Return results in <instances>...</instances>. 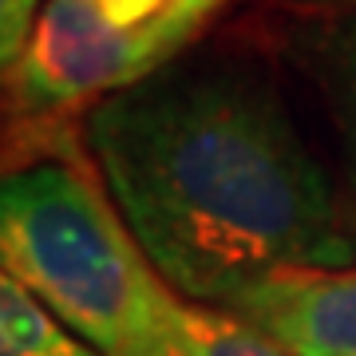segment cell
Masks as SVG:
<instances>
[{
	"label": "cell",
	"mask_w": 356,
	"mask_h": 356,
	"mask_svg": "<svg viewBox=\"0 0 356 356\" xmlns=\"http://www.w3.org/2000/svg\"><path fill=\"white\" fill-rule=\"evenodd\" d=\"M119 218L186 301L229 305L277 269L356 266L325 166L266 79L159 67L91 111Z\"/></svg>",
	"instance_id": "obj_1"
},
{
	"label": "cell",
	"mask_w": 356,
	"mask_h": 356,
	"mask_svg": "<svg viewBox=\"0 0 356 356\" xmlns=\"http://www.w3.org/2000/svg\"><path fill=\"white\" fill-rule=\"evenodd\" d=\"M0 269L99 356H175L178 297L79 166L0 175Z\"/></svg>",
	"instance_id": "obj_2"
},
{
	"label": "cell",
	"mask_w": 356,
	"mask_h": 356,
	"mask_svg": "<svg viewBox=\"0 0 356 356\" xmlns=\"http://www.w3.org/2000/svg\"><path fill=\"white\" fill-rule=\"evenodd\" d=\"M191 32L194 24L175 16V8L159 24L123 32L107 24L91 0H48L13 64V99L28 111H56L99 91L115 95L154 76Z\"/></svg>",
	"instance_id": "obj_3"
},
{
	"label": "cell",
	"mask_w": 356,
	"mask_h": 356,
	"mask_svg": "<svg viewBox=\"0 0 356 356\" xmlns=\"http://www.w3.org/2000/svg\"><path fill=\"white\" fill-rule=\"evenodd\" d=\"M222 309L289 356H356V266L277 269Z\"/></svg>",
	"instance_id": "obj_4"
},
{
	"label": "cell",
	"mask_w": 356,
	"mask_h": 356,
	"mask_svg": "<svg viewBox=\"0 0 356 356\" xmlns=\"http://www.w3.org/2000/svg\"><path fill=\"white\" fill-rule=\"evenodd\" d=\"M305 67L321 88V99L332 115L341 139L344 182L356 202V16L325 24L305 40Z\"/></svg>",
	"instance_id": "obj_5"
},
{
	"label": "cell",
	"mask_w": 356,
	"mask_h": 356,
	"mask_svg": "<svg viewBox=\"0 0 356 356\" xmlns=\"http://www.w3.org/2000/svg\"><path fill=\"white\" fill-rule=\"evenodd\" d=\"M0 356H99L0 269Z\"/></svg>",
	"instance_id": "obj_6"
},
{
	"label": "cell",
	"mask_w": 356,
	"mask_h": 356,
	"mask_svg": "<svg viewBox=\"0 0 356 356\" xmlns=\"http://www.w3.org/2000/svg\"><path fill=\"white\" fill-rule=\"evenodd\" d=\"M175 356H289L266 332L245 325L226 309L178 301L175 317Z\"/></svg>",
	"instance_id": "obj_7"
},
{
	"label": "cell",
	"mask_w": 356,
	"mask_h": 356,
	"mask_svg": "<svg viewBox=\"0 0 356 356\" xmlns=\"http://www.w3.org/2000/svg\"><path fill=\"white\" fill-rule=\"evenodd\" d=\"M40 0H0V76L13 72V64L20 60L32 24H36Z\"/></svg>",
	"instance_id": "obj_8"
},
{
	"label": "cell",
	"mask_w": 356,
	"mask_h": 356,
	"mask_svg": "<svg viewBox=\"0 0 356 356\" xmlns=\"http://www.w3.org/2000/svg\"><path fill=\"white\" fill-rule=\"evenodd\" d=\"M91 4L99 8L107 24L123 28V32H139V28L159 24L175 8V0H91Z\"/></svg>",
	"instance_id": "obj_9"
},
{
	"label": "cell",
	"mask_w": 356,
	"mask_h": 356,
	"mask_svg": "<svg viewBox=\"0 0 356 356\" xmlns=\"http://www.w3.org/2000/svg\"><path fill=\"white\" fill-rule=\"evenodd\" d=\"M218 4H222V0H175V16H182V20H186V24H202L206 16L214 13Z\"/></svg>",
	"instance_id": "obj_10"
},
{
	"label": "cell",
	"mask_w": 356,
	"mask_h": 356,
	"mask_svg": "<svg viewBox=\"0 0 356 356\" xmlns=\"http://www.w3.org/2000/svg\"><path fill=\"white\" fill-rule=\"evenodd\" d=\"M289 4H321V8H344V4H356V0H289Z\"/></svg>",
	"instance_id": "obj_11"
}]
</instances>
